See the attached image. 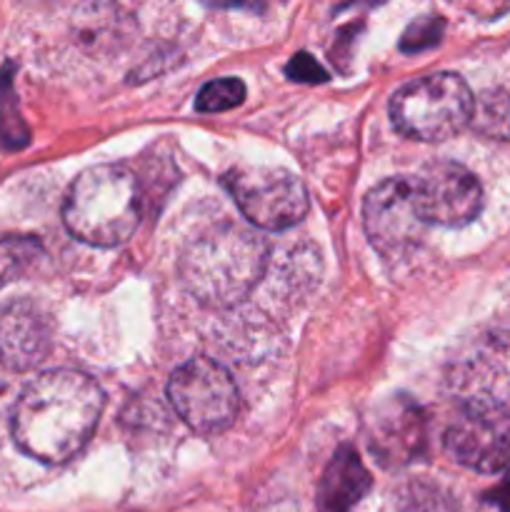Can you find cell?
<instances>
[{"label": "cell", "mask_w": 510, "mask_h": 512, "mask_svg": "<svg viewBox=\"0 0 510 512\" xmlns=\"http://www.w3.org/2000/svg\"><path fill=\"white\" fill-rule=\"evenodd\" d=\"M103 390L78 370H50L25 385L10 415L13 440L40 463H65L85 448L103 413Z\"/></svg>", "instance_id": "obj_1"}, {"label": "cell", "mask_w": 510, "mask_h": 512, "mask_svg": "<svg viewBox=\"0 0 510 512\" xmlns=\"http://www.w3.org/2000/svg\"><path fill=\"white\" fill-rule=\"evenodd\" d=\"M268 265V243L250 228L218 223L183 248L178 273L183 288L208 308H233L253 293Z\"/></svg>", "instance_id": "obj_2"}, {"label": "cell", "mask_w": 510, "mask_h": 512, "mask_svg": "<svg viewBox=\"0 0 510 512\" xmlns=\"http://www.w3.org/2000/svg\"><path fill=\"white\" fill-rule=\"evenodd\" d=\"M138 180L120 165H93L70 185L63 220L70 235L98 248H115L135 233L140 223Z\"/></svg>", "instance_id": "obj_3"}, {"label": "cell", "mask_w": 510, "mask_h": 512, "mask_svg": "<svg viewBox=\"0 0 510 512\" xmlns=\"http://www.w3.org/2000/svg\"><path fill=\"white\" fill-rule=\"evenodd\" d=\"M473 105V93L460 75L435 73L403 85L390 100V118L408 138L433 143L470 125Z\"/></svg>", "instance_id": "obj_4"}, {"label": "cell", "mask_w": 510, "mask_h": 512, "mask_svg": "<svg viewBox=\"0 0 510 512\" xmlns=\"http://www.w3.org/2000/svg\"><path fill=\"white\" fill-rule=\"evenodd\" d=\"M223 185L240 213L263 230H285L308 213V190L298 175L283 168L243 165L223 175Z\"/></svg>", "instance_id": "obj_5"}, {"label": "cell", "mask_w": 510, "mask_h": 512, "mask_svg": "<svg viewBox=\"0 0 510 512\" xmlns=\"http://www.w3.org/2000/svg\"><path fill=\"white\" fill-rule=\"evenodd\" d=\"M168 398L185 425L203 435L220 433L238 415L233 378L223 365L208 358H193L180 365L170 375Z\"/></svg>", "instance_id": "obj_6"}, {"label": "cell", "mask_w": 510, "mask_h": 512, "mask_svg": "<svg viewBox=\"0 0 510 512\" xmlns=\"http://www.w3.org/2000/svg\"><path fill=\"white\" fill-rule=\"evenodd\" d=\"M455 463L478 473H500L510 463V410L493 403H460L443 435Z\"/></svg>", "instance_id": "obj_7"}, {"label": "cell", "mask_w": 510, "mask_h": 512, "mask_svg": "<svg viewBox=\"0 0 510 512\" xmlns=\"http://www.w3.org/2000/svg\"><path fill=\"white\" fill-rule=\"evenodd\" d=\"M413 195L425 223L443 228H463L478 218L483 208V188L478 178L453 160H433L413 180Z\"/></svg>", "instance_id": "obj_8"}, {"label": "cell", "mask_w": 510, "mask_h": 512, "mask_svg": "<svg viewBox=\"0 0 510 512\" xmlns=\"http://www.w3.org/2000/svg\"><path fill=\"white\" fill-rule=\"evenodd\" d=\"M445 383L460 403L505 405L510 400V338L480 335L448 365Z\"/></svg>", "instance_id": "obj_9"}, {"label": "cell", "mask_w": 510, "mask_h": 512, "mask_svg": "<svg viewBox=\"0 0 510 512\" xmlns=\"http://www.w3.org/2000/svg\"><path fill=\"white\" fill-rule=\"evenodd\" d=\"M363 225L373 248L395 258L420 243L425 220L420 215L408 178H390L368 193L363 203Z\"/></svg>", "instance_id": "obj_10"}, {"label": "cell", "mask_w": 510, "mask_h": 512, "mask_svg": "<svg viewBox=\"0 0 510 512\" xmlns=\"http://www.w3.org/2000/svg\"><path fill=\"white\" fill-rule=\"evenodd\" d=\"M370 453L383 468H405L425 453L428 445V420L420 405L408 395H393L383 400L365 425Z\"/></svg>", "instance_id": "obj_11"}, {"label": "cell", "mask_w": 510, "mask_h": 512, "mask_svg": "<svg viewBox=\"0 0 510 512\" xmlns=\"http://www.w3.org/2000/svg\"><path fill=\"white\" fill-rule=\"evenodd\" d=\"M53 345V325L33 300H10L0 305V365L15 373L38 368Z\"/></svg>", "instance_id": "obj_12"}, {"label": "cell", "mask_w": 510, "mask_h": 512, "mask_svg": "<svg viewBox=\"0 0 510 512\" xmlns=\"http://www.w3.org/2000/svg\"><path fill=\"white\" fill-rule=\"evenodd\" d=\"M370 490V473L353 445H343L325 468L318 485V512H350Z\"/></svg>", "instance_id": "obj_13"}, {"label": "cell", "mask_w": 510, "mask_h": 512, "mask_svg": "<svg viewBox=\"0 0 510 512\" xmlns=\"http://www.w3.org/2000/svg\"><path fill=\"white\" fill-rule=\"evenodd\" d=\"M40 258H43V245L30 235L0 238V290L35 268Z\"/></svg>", "instance_id": "obj_14"}, {"label": "cell", "mask_w": 510, "mask_h": 512, "mask_svg": "<svg viewBox=\"0 0 510 512\" xmlns=\"http://www.w3.org/2000/svg\"><path fill=\"white\" fill-rule=\"evenodd\" d=\"M478 133L488 138L510 140V98L503 90H485L475 98L473 118H470Z\"/></svg>", "instance_id": "obj_15"}, {"label": "cell", "mask_w": 510, "mask_h": 512, "mask_svg": "<svg viewBox=\"0 0 510 512\" xmlns=\"http://www.w3.org/2000/svg\"><path fill=\"white\" fill-rule=\"evenodd\" d=\"M243 98L245 85L238 78H218L200 88L198 98H195V108L200 113H225V110L243 103Z\"/></svg>", "instance_id": "obj_16"}, {"label": "cell", "mask_w": 510, "mask_h": 512, "mask_svg": "<svg viewBox=\"0 0 510 512\" xmlns=\"http://www.w3.org/2000/svg\"><path fill=\"white\" fill-rule=\"evenodd\" d=\"M0 138L8 148H20L28 143V130L18 115V98L5 75L0 78Z\"/></svg>", "instance_id": "obj_17"}, {"label": "cell", "mask_w": 510, "mask_h": 512, "mask_svg": "<svg viewBox=\"0 0 510 512\" xmlns=\"http://www.w3.org/2000/svg\"><path fill=\"white\" fill-rule=\"evenodd\" d=\"M443 28L445 23L438 15H428V18L415 20V23L405 30L403 40H400V48H403L405 53H420V50L438 43L440 35H443Z\"/></svg>", "instance_id": "obj_18"}, {"label": "cell", "mask_w": 510, "mask_h": 512, "mask_svg": "<svg viewBox=\"0 0 510 512\" xmlns=\"http://www.w3.org/2000/svg\"><path fill=\"white\" fill-rule=\"evenodd\" d=\"M285 73H288L290 80H298V83H323V80H328V73L323 70V65L310 58L308 53L293 55Z\"/></svg>", "instance_id": "obj_19"}, {"label": "cell", "mask_w": 510, "mask_h": 512, "mask_svg": "<svg viewBox=\"0 0 510 512\" xmlns=\"http://www.w3.org/2000/svg\"><path fill=\"white\" fill-rule=\"evenodd\" d=\"M488 503L498 505L503 512H510V478L505 480L498 490H493V493L488 495Z\"/></svg>", "instance_id": "obj_20"}]
</instances>
